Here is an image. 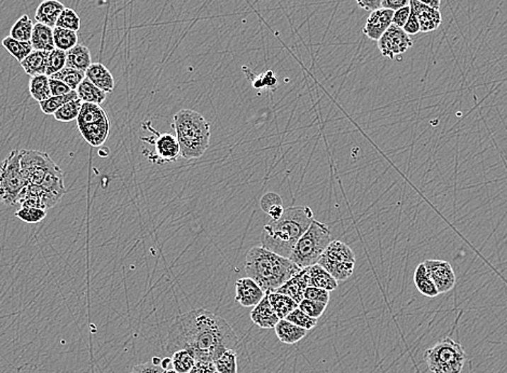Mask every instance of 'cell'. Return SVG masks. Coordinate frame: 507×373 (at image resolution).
I'll return each instance as SVG.
<instances>
[{"instance_id":"1","label":"cell","mask_w":507,"mask_h":373,"mask_svg":"<svg viewBox=\"0 0 507 373\" xmlns=\"http://www.w3.org/2000/svg\"><path fill=\"white\" fill-rule=\"evenodd\" d=\"M239 338L228 321L206 309L176 317L168 335L171 354L187 350L195 360L215 362L227 350H236Z\"/></svg>"},{"instance_id":"2","label":"cell","mask_w":507,"mask_h":373,"mask_svg":"<svg viewBox=\"0 0 507 373\" xmlns=\"http://www.w3.org/2000/svg\"><path fill=\"white\" fill-rule=\"evenodd\" d=\"M314 214L309 206H292L284 210L280 219L263 226L261 242L263 247L288 258L299 239L306 232Z\"/></svg>"},{"instance_id":"3","label":"cell","mask_w":507,"mask_h":373,"mask_svg":"<svg viewBox=\"0 0 507 373\" xmlns=\"http://www.w3.org/2000/svg\"><path fill=\"white\" fill-rule=\"evenodd\" d=\"M300 270L290 258L263 246L251 247L246 253L245 272L266 294L275 292Z\"/></svg>"},{"instance_id":"4","label":"cell","mask_w":507,"mask_h":373,"mask_svg":"<svg viewBox=\"0 0 507 373\" xmlns=\"http://www.w3.org/2000/svg\"><path fill=\"white\" fill-rule=\"evenodd\" d=\"M173 127L181 148V158H201L210 146L211 125L193 109H181L174 115Z\"/></svg>"},{"instance_id":"5","label":"cell","mask_w":507,"mask_h":373,"mask_svg":"<svg viewBox=\"0 0 507 373\" xmlns=\"http://www.w3.org/2000/svg\"><path fill=\"white\" fill-rule=\"evenodd\" d=\"M331 232L327 224L313 219L306 232L299 239L288 258L300 269L317 265L329 243Z\"/></svg>"},{"instance_id":"6","label":"cell","mask_w":507,"mask_h":373,"mask_svg":"<svg viewBox=\"0 0 507 373\" xmlns=\"http://www.w3.org/2000/svg\"><path fill=\"white\" fill-rule=\"evenodd\" d=\"M424 360L431 372L461 373L467 362V354L462 344L446 337L426 350Z\"/></svg>"},{"instance_id":"7","label":"cell","mask_w":507,"mask_h":373,"mask_svg":"<svg viewBox=\"0 0 507 373\" xmlns=\"http://www.w3.org/2000/svg\"><path fill=\"white\" fill-rule=\"evenodd\" d=\"M22 150H12L0 166V202L7 206L18 203L21 193L28 185L21 168Z\"/></svg>"},{"instance_id":"8","label":"cell","mask_w":507,"mask_h":373,"mask_svg":"<svg viewBox=\"0 0 507 373\" xmlns=\"http://www.w3.org/2000/svg\"><path fill=\"white\" fill-rule=\"evenodd\" d=\"M355 253L351 247L339 240L331 241L319 257L317 265L324 268L337 282L347 281L353 275Z\"/></svg>"},{"instance_id":"9","label":"cell","mask_w":507,"mask_h":373,"mask_svg":"<svg viewBox=\"0 0 507 373\" xmlns=\"http://www.w3.org/2000/svg\"><path fill=\"white\" fill-rule=\"evenodd\" d=\"M144 129L152 132L150 137H143L142 141L154 146V151L150 152L144 150V154L147 156L150 162L156 164H164V163L175 162L181 156V148L176 135L170 133H159L156 130L152 127V122L147 121L144 123Z\"/></svg>"},{"instance_id":"10","label":"cell","mask_w":507,"mask_h":373,"mask_svg":"<svg viewBox=\"0 0 507 373\" xmlns=\"http://www.w3.org/2000/svg\"><path fill=\"white\" fill-rule=\"evenodd\" d=\"M57 166L51 156L39 150H22L21 168L28 185H40L51 168Z\"/></svg>"},{"instance_id":"11","label":"cell","mask_w":507,"mask_h":373,"mask_svg":"<svg viewBox=\"0 0 507 373\" xmlns=\"http://www.w3.org/2000/svg\"><path fill=\"white\" fill-rule=\"evenodd\" d=\"M414 45L411 37L401 28L392 24L387 32L378 40V49L381 55L387 59H394L405 54Z\"/></svg>"},{"instance_id":"12","label":"cell","mask_w":507,"mask_h":373,"mask_svg":"<svg viewBox=\"0 0 507 373\" xmlns=\"http://www.w3.org/2000/svg\"><path fill=\"white\" fill-rule=\"evenodd\" d=\"M423 263L440 294H446L455 287L457 276L448 261L428 259Z\"/></svg>"},{"instance_id":"13","label":"cell","mask_w":507,"mask_h":373,"mask_svg":"<svg viewBox=\"0 0 507 373\" xmlns=\"http://www.w3.org/2000/svg\"><path fill=\"white\" fill-rule=\"evenodd\" d=\"M265 296L261 286L249 276L236 282V301L244 308L256 306Z\"/></svg>"},{"instance_id":"14","label":"cell","mask_w":507,"mask_h":373,"mask_svg":"<svg viewBox=\"0 0 507 373\" xmlns=\"http://www.w3.org/2000/svg\"><path fill=\"white\" fill-rule=\"evenodd\" d=\"M393 14L394 11L384 8L374 10L367 18L363 33L372 40L378 41L387 32V28L392 25Z\"/></svg>"},{"instance_id":"15","label":"cell","mask_w":507,"mask_h":373,"mask_svg":"<svg viewBox=\"0 0 507 373\" xmlns=\"http://www.w3.org/2000/svg\"><path fill=\"white\" fill-rule=\"evenodd\" d=\"M409 6L419 21L420 33L434 32L442 25L443 16L440 9L423 5L417 0H410Z\"/></svg>"},{"instance_id":"16","label":"cell","mask_w":507,"mask_h":373,"mask_svg":"<svg viewBox=\"0 0 507 373\" xmlns=\"http://www.w3.org/2000/svg\"><path fill=\"white\" fill-rule=\"evenodd\" d=\"M309 287L308 268L300 270L298 273L290 277L285 284L278 288L276 292L290 297L295 302L300 303L304 299V292Z\"/></svg>"},{"instance_id":"17","label":"cell","mask_w":507,"mask_h":373,"mask_svg":"<svg viewBox=\"0 0 507 373\" xmlns=\"http://www.w3.org/2000/svg\"><path fill=\"white\" fill-rule=\"evenodd\" d=\"M82 137L92 147H100L108 138L110 122L108 118L78 127Z\"/></svg>"},{"instance_id":"18","label":"cell","mask_w":507,"mask_h":373,"mask_svg":"<svg viewBox=\"0 0 507 373\" xmlns=\"http://www.w3.org/2000/svg\"><path fill=\"white\" fill-rule=\"evenodd\" d=\"M251 319L255 325L263 329L274 328L280 321L279 316L270 304L267 294L256 306H254L251 312Z\"/></svg>"},{"instance_id":"19","label":"cell","mask_w":507,"mask_h":373,"mask_svg":"<svg viewBox=\"0 0 507 373\" xmlns=\"http://www.w3.org/2000/svg\"><path fill=\"white\" fill-rule=\"evenodd\" d=\"M86 78L106 94L113 92L115 88L113 74L106 66H104V64L92 63L86 71Z\"/></svg>"},{"instance_id":"20","label":"cell","mask_w":507,"mask_h":373,"mask_svg":"<svg viewBox=\"0 0 507 373\" xmlns=\"http://www.w3.org/2000/svg\"><path fill=\"white\" fill-rule=\"evenodd\" d=\"M64 9L65 6L59 0H43L37 8L35 18L37 23L55 28Z\"/></svg>"},{"instance_id":"21","label":"cell","mask_w":507,"mask_h":373,"mask_svg":"<svg viewBox=\"0 0 507 373\" xmlns=\"http://www.w3.org/2000/svg\"><path fill=\"white\" fill-rule=\"evenodd\" d=\"M274 331H275L276 337L280 340V342L288 344V345L302 341L308 333V331H306V329L290 323L285 319H280L278 321L275 327H274Z\"/></svg>"},{"instance_id":"22","label":"cell","mask_w":507,"mask_h":373,"mask_svg":"<svg viewBox=\"0 0 507 373\" xmlns=\"http://www.w3.org/2000/svg\"><path fill=\"white\" fill-rule=\"evenodd\" d=\"M66 54H67V59H66L67 67L86 73L88 68L92 65V57H91L90 50L86 45L78 43L73 49L68 50Z\"/></svg>"},{"instance_id":"23","label":"cell","mask_w":507,"mask_h":373,"mask_svg":"<svg viewBox=\"0 0 507 373\" xmlns=\"http://www.w3.org/2000/svg\"><path fill=\"white\" fill-rule=\"evenodd\" d=\"M49 51L34 50L24 61L21 62L23 69L30 77L45 75Z\"/></svg>"},{"instance_id":"24","label":"cell","mask_w":507,"mask_h":373,"mask_svg":"<svg viewBox=\"0 0 507 373\" xmlns=\"http://www.w3.org/2000/svg\"><path fill=\"white\" fill-rule=\"evenodd\" d=\"M309 286L321 288V289L333 292L338 287V282L335 278L319 265L308 267Z\"/></svg>"},{"instance_id":"25","label":"cell","mask_w":507,"mask_h":373,"mask_svg":"<svg viewBox=\"0 0 507 373\" xmlns=\"http://www.w3.org/2000/svg\"><path fill=\"white\" fill-rule=\"evenodd\" d=\"M30 42H32L34 50L50 52L55 49L53 28L50 26L43 25L41 23H36L34 25Z\"/></svg>"},{"instance_id":"26","label":"cell","mask_w":507,"mask_h":373,"mask_svg":"<svg viewBox=\"0 0 507 373\" xmlns=\"http://www.w3.org/2000/svg\"><path fill=\"white\" fill-rule=\"evenodd\" d=\"M414 282V285H416L417 289L419 290L420 294L428 297V298H435V297L440 294L424 263H420V265H418V267L416 268Z\"/></svg>"},{"instance_id":"27","label":"cell","mask_w":507,"mask_h":373,"mask_svg":"<svg viewBox=\"0 0 507 373\" xmlns=\"http://www.w3.org/2000/svg\"><path fill=\"white\" fill-rule=\"evenodd\" d=\"M267 296L272 309L280 319H286L295 309L298 308V303L286 294L275 292H270Z\"/></svg>"},{"instance_id":"28","label":"cell","mask_w":507,"mask_h":373,"mask_svg":"<svg viewBox=\"0 0 507 373\" xmlns=\"http://www.w3.org/2000/svg\"><path fill=\"white\" fill-rule=\"evenodd\" d=\"M76 92H77L78 98L82 103L101 105L106 100V93L100 90L86 78L82 80Z\"/></svg>"},{"instance_id":"29","label":"cell","mask_w":507,"mask_h":373,"mask_svg":"<svg viewBox=\"0 0 507 373\" xmlns=\"http://www.w3.org/2000/svg\"><path fill=\"white\" fill-rule=\"evenodd\" d=\"M1 45L20 63L34 51L30 41H18L10 36L4 38Z\"/></svg>"},{"instance_id":"30","label":"cell","mask_w":507,"mask_h":373,"mask_svg":"<svg viewBox=\"0 0 507 373\" xmlns=\"http://www.w3.org/2000/svg\"><path fill=\"white\" fill-rule=\"evenodd\" d=\"M30 96L40 103L52 96L50 88V78L47 75L34 76L30 81Z\"/></svg>"},{"instance_id":"31","label":"cell","mask_w":507,"mask_h":373,"mask_svg":"<svg viewBox=\"0 0 507 373\" xmlns=\"http://www.w3.org/2000/svg\"><path fill=\"white\" fill-rule=\"evenodd\" d=\"M261 207L272 220H278L284 213L283 200L278 193H268L261 197Z\"/></svg>"},{"instance_id":"32","label":"cell","mask_w":507,"mask_h":373,"mask_svg":"<svg viewBox=\"0 0 507 373\" xmlns=\"http://www.w3.org/2000/svg\"><path fill=\"white\" fill-rule=\"evenodd\" d=\"M34 23L28 14L21 16L10 30V37L18 41H30Z\"/></svg>"},{"instance_id":"33","label":"cell","mask_w":507,"mask_h":373,"mask_svg":"<svg viewBox=\"0 0 507 373\" xmlns=\"http://www.w3.org/2000/svg\"><path fill=\"white\" fill-rule=\"evenodd\" d=\"M53 39H55V48L66 52L78 45L77 33L61 28H53Z\"/></svg>"},{"instance_id":"34","label":"cell","mask_w":507,"mask_h":373,"mask_svg":"<svg viewBox=\"0 0 507 373\" xmlns=\"http://www.w3.org/2000/svg\"><path fill=\"white\" fill-rule=\"evenodd\" d=\"M49 78L59 80V81L67 84L72 90L76 91L77 90L78 86H79V84H81L82 80L86 78V73L65 66V67H64L62 71H59V73L55 74V75H52Z\"/></svg>"},{"instance_id":"35","label":"cell","mask_w":507,"mask_h":373,"mask_svg":"<svg viewBox=\"0 0 507 373\" xmlns=\"http://www.w3.org/2000/svg\"><path fill=\"white\" fill-rule=\"evenodd\" d=\"M77 92L72 91L71 93H68L65 96H51L48 100L39 103V105H40L41 110L45 115H55L66 103L72 102V101L77 100Z\"/></svg>"},{"instance_id":"36","label":"cell","mask_w":507,"mask_h":373,"mask_svg":"<svg viewBox=\"0 0 507 373\" xmlns=\"http://www.w3.org/2000/svg\"><path fill=\"white\" fill-rule=\"evenodd\" d=\"M238 354L236 350H227L214 362L220 373H238Z\"/></svg>"},{"instance_id":"37","label":"cell","mask_w":507,"mask_h":373,"mask_svg":"<svg viewBox=\"0 0 507 373\" xmlns=\"http://www.w3.org/2000/svg\"><path fill=\"white\" fill-rule=\"evenodd\" d=\"M172 369L177 373H189L195 364V356L187 350H179L172 354Z\"/></svg>"},{"instance_id":"38","label":"cell","mask_w":507,"mask_h":373,"mask_svg":"<svg viewBox=\"0 0 507 373\" xmlns=\"http://www.w3.org/2000/svg\"><path fill=\"white\" fill-rule=\"evenodd\" d=\"M81 106V101L77 98V100L66 103L53 115H55V120L59 121V122H71V121L77 120Z\"/></svg>"},{"instance_id":"39","label":"cell","mask_w":507,"mask_h":373,"mask_svg":"<svg viewBox=\"0 0 507 373\" xmlns=\"http://www.w3.org/2000/svg\"><path fill=\"white\" fill-rule=\"evenodd\" d=\"M55 28H64V30H73V32L77 33L79 32L80 28H81V20H80V16H78L75 10L71 9V8H65L61 16H59Z\"/></svg>"},{"instance_id":"40","label":"cell","mask_w":507,"mask_h":373,"mask_svg":"<svg viewBox=\"0 0 507 373\" xmlns=\"http://www.w3.org/2000/svg\"><path fill=\"white\" fill-rule=\"evenodd\" d=\"M66 59L67 54L66 51L59 50V49H53L49 52L48 63H47V73L45 75L48 77L59 73L66 66Z\"/></svg>"},{"instance_id":"41","label":"cell","mask_w":507,"mask_h":373,"mask_svg":"<svg viewBox=\"0 0 507 373\" xmlns=\"http://www.w3.org/2000/svg\"><path fill=\"white\" fill-rule=\"evenodd\" d=\"M16 217L26 224H39L47 217V211L42 208L21 207L16 213Z\"/></svg>"},{"instance_id":"42","label":"cell","mask_w":507,"mask_h":373,"mask_svg":"<svg viewBox=\"0 0 507 373\" xmlns=\"http://www.w3.org/2000/svg\"><path fill=\"white\" fill-rule=\"evenodd\" d=\"M285 319L308 331H312L313 328H315V326L317 325V319L309 316L299 308L295 309Z\"/></svg>"},{"instance_id":"43","label":"cell","mask_w":507,"mask_h":373,"mask_svg":"<svg viewBox=\"0 0 507 373\" xmlns=\"http://www.w3.org/2000/svg\"><path fill=\"white\" fill-rule=\"evenodd\" d=\"M298 308L306 313L313 319H319L321 315L324 314L326 311L327 304L326 303L317 302V301L310 300V299L304 298L302 302L299 303Z\"/></svg>"},{"instance_id":"44","label":"cell","mask_w":507,"mask_h":373,"mask_svg":"<svg viewBox=\"0 0 507 373\" xmlns=\"http://www.w3.org/2000/svg\"><path fill=\"white\" fill-rule=\"evenodd\" d=\"M329 292H329V290L309 286V287L306 289V292H304V298L329 304V299H331V297H329Z\"/></svg>"},{"instance_id":"45","label":"cell","mask_w":507,"mask_h":373,"mask_svg":"<svg viewBox=\"0 0 507 373\" xmlns=\"http://www.w3.org/2000/svg\"><path fill=\"white\" fill-rule=\"evenodd\" d=\"M164 369L160 365L154 364L152 360L144 362V364L136 365L133 367L130 373H164Z\"/></svg>"},{"instance_id":"46","label":"cell","mask_w":507,"mask_h":373,"mask_svg":"<svg viewBox=\"0 0 507 373\" xmlns=\"http://www.w3.org/2000/svg\"><path fill=\"white\" fill-rule=\"evenodd\" d=\"M410 16V6H406V7L401 8V9L397 10L393 14V18H392V24L399 26V28H403L407 23L408 18Z\"/></svg>"},{"instance_id":"47","label":"cell","mask_w":507,"mask_h":373,"mask_svg":"<svg viewBox=\"0 0 507 373\" xmlns=\"http://www.w3.org/2000/svg\"><path fill=\"white\" fill-rule=\"evenodd\" d=\"M216 368L213 362L197 360L189 373H215Z\"/></svg>"},{"instance_id":"48","label":"cell","mask_w":507,"mask_h":373,"mask_svg":"<svg viewBox=\"0 0 507 373\" xmlns=\"http://www.w3.org/2000/svg\"><path fill=\"white\" fill-rule=\"evenodd\" d=\"M403 30H405L409 36L410 35H417L418 33H420L419 21H418L417 16H416V13H414L411 9H410L409 18H408L407 23H406Z\"/></svg>"},{"instance_id":"49","label":"cell","mask_w":507,"mask_h":373,"mask_svg":"<svg viewBox=\"0 0 507 373\" xmlns=\"http://www.w3.org/2000/svg\"><path fill=\"white\" fill-rule=\"evenodd\" d=\"M50 88L52 96H65L73 91L67 84L52 78H50Z\"/></svg>"},{"instance_id":"50","label":"cell","mask_w":507,"mask_h":373,"mask_svg":"<svg viewBox=\"0 0 507 373\" xmlns=\"http://www.w3.org/2000/svg\"><path fill=\"white\" fill-rule=\"evenodd\" d=\"M409 4L410 0H382V1H381V8L392 10V11H397V10L401 9V8L409 6Z\"/></svg>"},{"instance_id":"51","label":"cell","mask_w":507,"mask_h":373,"mask_svg":"<svg viewBox=\"0 0 507 373\" xmlns=\"http://www.w3.org/2000/svg\"><path fill=\"white\" fill-rule=\"evenodd\" d=\"M261 77V86L263 88H274L278 86V79L274 76L273 71H269L263 75L259 76Z\"/></svg>"},{"instance_id":"52","label":"cell","mask_w":507,"mask_h":373,"mask_svg":"<svg viewBox=\"0 0 507 373\" xmlns=\"http://www.w3.org/2000/svg\"><path fill=\"white\" fill-rule=\"evenodd\" d=\"M358 7L366 11H374V10L381 8V1L382 0H355Z\"/></svg>"},{"instance_id":"53","label":"cell","mask_w":507,"mask_h":373,"mask_svg":"<svg viewBox=\"0 0 507 373\" xmlns=\"http://www.w3.org/2000/svg\"><path fill=\"white\" fill-rule=\"evenodd\" d=\"M417 1L423 4V5L435 8V9H440V5H442V0H417Z\"/></svg>"},{"instance_id":"54","label":"cell","mask_w":507,"mask_h":373,"mask_svg":"<svg viewBox=\"0 0 507 373\" xmlns=\"http://www.w3.org/2000/svg\"><path fill=\"white\" fill-rule=\"evenodd\" d=\"M161 367H162L164 370H169V369H172L171 368V367H172V358H164V360H161Z\"/></svg>"},{"instance_id":"55","label":"cell","mask_w":507,"mask_h":373,"mask_svg":"<svg viewBox=\"0 0 507 373\" xmlns=\"http://www.w3.org/2000/svg\"><path fill=\"white\" fill-rule=\"evenodd\" d=\"M164 373H177L174 369H169V370L164 371Z\"/></svg>"},{"instance_id":"56","label":"cell","mask_w":507,"mask_h":373,"mask_svg":"<svg viewBox=\"0 0 507 373\" xmlns=\"http://www.w3.org/2000/svg\"><path fill=\"white\" fill-rule=\"evenodd\" d=\"M215 373H220V372H217V371H216V372H215Z\"/></svg>"}]
</instances>
